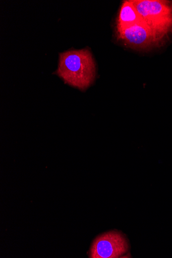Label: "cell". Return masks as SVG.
Listing matches in <instances>:
<instances>
[{
  "label": "cell",
  "mask_w": 172,
  "mask_h": 258,
  "mask_svg": "<svg viewBox=\"0 0 172 258\" xmlns=\"http://www.w3.org/2000/svg\"><path fill=\"white\" fill-rule=\"evenodd\" d=\"M58 75L69 85L80 90L88 88L95 77V67L87 49L61 54Z\"/></svg>",
  "instance_id": "6da1fadb"
},
{
  "label": "cell",
  "mask_w": 172,
  "mask_h": 258,
  "mask_svg": "<svg viewBox=\"0 0 172 258\" xmlns=\"http://www.w3.org/2000/svg\"><path fill=\"white\" fill-rule=\"evenodd\" d=\"M130 2L160 43L172 33L171 1L130 0Z\"/></svg>",
  "instance_id": "7a4b0ae2"
},
{
  "label": "cell",
  "mask_w": 172,
  "mask_h": 258,
  "mask_svg": "<svg viewBox=\"0 0 172 258\" xmlns=\"http://www.w3.org/2000/svg\"><path fill=\"white\" fill-rule=\"evenodd\" d=\"M126 239L117 231H112L98 236L90 249L91 258H117L128 251Z\"/></svg>",
  "instance_id": "3957f363"
},
{
  "label": "cell",
  "mask_w": 172,
  "mask_h": 258,
  "mask_svg": "<svg viewBox=\"0 0 172 258\" xmlns=\"http://www.w3.org/2000/svg\"><path fill=\"white\" fill-rule=\"evenodd\" d=\"M117 32L118 39L135 49H147L160 44L144 21Z\"/></svg>",
  "instance_id": "277c9868"
},
{
  "label": "cell",
  "mask_w": 172,
  "mask_h": 258,
  "mask_svg": "<svg viewBox=\"0 0 172 258\" xmlns=\"http://www.w3.org/2000/svg\"><path fill=\"white\" fill-rule=\"evenodd\" d=\"M141 21H143L130 0L124 2L117 22V30L129 27Z\"/></svg>",
  "instance_id": "5b68a950"
}]
</instances>
